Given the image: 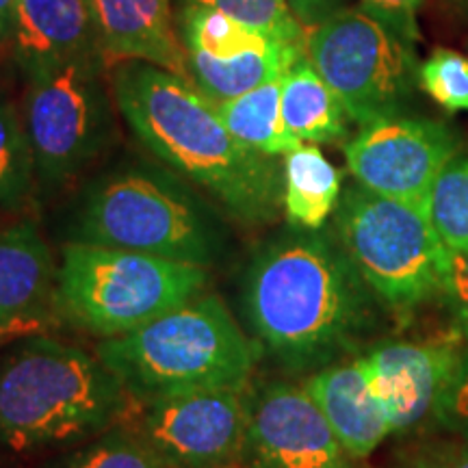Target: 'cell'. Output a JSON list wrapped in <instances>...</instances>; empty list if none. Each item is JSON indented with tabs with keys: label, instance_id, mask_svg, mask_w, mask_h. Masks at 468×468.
I'll return each mask as SVG.
<instances>
[{
	"label": "cell",
	"instance_id": "cb8c5ba5",
	"mask_svg": "<svg viewBox=\"0 0 468 468\" xmlns=\"http://www.w3.org/2000/svg\"><path fill=\"white\" fill-rule=\"evenodd\" d=\"M37 176L31 142L16 107L0 101V208H20Z\"/></svg>",
	"mask_w": 468,
	"mask_h": 468
},
{
	"label": "cell",
	"instance_id": "f546056e",
	"mask_svg": "<svg viewBox=\"0 0 468 468\" xmlns=\"http://www.w3.org/2000/svg\"><path fill=\"white\" fill-rule=\"evenodd\" d=\"M420 5H423V0H360V9L365 14L393 28L408 42L417 33L414 17H417Z\"/></svg>",
	"mask_w": 468,
	"mask_h": 468
},
{
	"label": "cell",
	"instance_id": "4316f807",
	"mask_svg": "<svg viewBox=\"0 0 468 468\" xmlns=\"http://www.w3.org/2000/svg\"><path fill=\"white\" fill-rule=\"evenodd\" d=\"M419 85L449 113L468 111V61L455 50H436L419 68Z\"/></svg>",
	"mask_w": 468,
	"mask_h": 468
},
{
	"label": "cell",
	"instance_id": "3957f363",
	"mask_svg": "<svg viewBox=\"0 0 468 468\" xmlns=\"http://www.w3.org/2000/svg\"><path fill=\"white\" fill-rule=\"evenodd\" d=\"M126 395L98 354L42 332L22 336L0 356V444L16 453L74 447L111 430Z\"/></svg>",
	"mask_w": 468,
	"mask_h": 468
},
{
	"label": "cell",
	"instance_id": "83f0119b",
	"mask_svg": "<svg viewBox=\"0 0 468 468\" xmlns=\"http://www.w3.org/2000/svg\"><path fill=\"white\" fill-rule=\"evenodd\" d=\"M434 417L449 431L468 438V343L462 349L453 376L444 386Z\"/></svg>",
	"mask_w": 468,
	"mask_h": 468
},
{
	"label": "cell",
	"instance_id": "484cf974",
	"mask_svg": "<svg viewBox=\"0 0 468 468\" xmlns=\"http://www.w3.org/2000/svg\"><path fill=\"white\" fill-rule=\"evenodd\" d=\"M183 5L218 9L278 42L306 48V31L286 0H183Z\"/></svg>",
	"mask_w": 468,
	"mask_h": 468
},
{
	"label": "cell",
	"instance_id": "30bf717a",
	"mask_svg": "<svg viewBox=\"0 0 468 468\" xmlns=\"http://www.w3.org/2000/svg\"><path fill=\"white\" fill-rule=\"evenodd\" d=\"M251 397L248 386H226L145 403L137 436L167 468L241 464Z\"/></svg>",
	"mask_w": 468,
	"mask_h": 468
},
{
	"label": "cell",
	"instance_id": "d4e9b609",
	"mask_svg": "<svg viewBox=\"0 0 468 468\" xmlns=\"http://www.w3.org/2000/svg\"><path fill=\"white\" fill-rule=\"evenodd\" d=\"M48 468H167L142 438L128 430L111 427L90 441L74 444Z\"/></svg>",
	"mask_w": 468,
	"mask_h": 468
},
{
	"label": "cell",
	"instance_id": "52a82bcc",
	"mask_svg": "<svg viewBox=\"0 0 468 468\" xmlns=\"http://www.w3.org/2000/svg\"><path fill=\"white\" fill-rule=\"evenodd\" d=\"M332 218L338 241L384 308L406 314L441 295L447 248L425 207L356 183L341 193Z\"/></svg>",
	"mask_w": 468,
	"mask_h": 468
},
{
	"label": "cell",
	"instance_id": "44dd1931",
	"mask_svg": "<svg viewBox=\"0 0 468 468\" xmlns=\"http://www.w3.org/2000/svg\"><path fill=\"white\" fill-rule=\"evenodd\" d=\"M282 79L284 76H278L256 90L245 91L243 96L218 104L234 137L267 156H286L303 145L284 126L282 107H280Z\"/></svg>",
	"mask_w": 468,
	"mask_h": 468
},
{
	"label": "cell",
	"instance_id": "6da1fadb",
	"mask_svg": "<svg viewBox=\"0 0 468 468\" xmlns=\"http://www.w3.org/2000/svg\"><path fill=\"white\" fill-rule=\"evenodd\" d=\"M241 303L254 341L292 373H314L354 351L382 306L335 230L297 226L251 254Z\"/></svg>",
	"mask_w": 468,
	"mask_h": 468
},
{
	"label": "cell",
	"instance_id": "5bb4252c",
	"mask_svg": "<svg viewBox=\"0 0 468 468\" xmlns=\"http://www.w3.org/2000/svg\"><path fill=\"white\" fill-rule=\"evenodd\" d=\"M104 66L144 61L191 80L172 0H85Z\"/></svg>",
	"mask_w": 468,
	"mask_h": 468
},
{
	"label": "cell",
	"instance_id": "d6a6232c",
	"mask_svg": "<svg viewBox=\"0 0 468 468\" xmlns=\"http://www.w3.org/2000/svg\"><path fill=\"white\" fill-rule=\"evenodd\" d=\"M17 0H0V44L11 42Z\"/></svg>",
	"mask_w": 468,
	"mask_h": 468
},
{
	"label": "cell",
	"instance_id": "f1b7e54d",
	"mask_svg": "<svg viewBox=\"0 0 468 468\" xmlns=\"http://www.w3.org/2000/svg\"><path fill=\"white\" fill-rule=\"evenodd\" d=\"M441 295L452 310L458 332L468 343V248L447 250Z\"/></svg>",
	"mask_w": 468,
	"mask_h": 468
},
{
	"label": "cell",
	"instance_id": "1f68e13d",
	"mask_svg": "<svg viewBox=\"0 0 468 468\" xmlns=\"http://www.w3.org/2000/svg\"><path fill=\"white\" fill-rule=\"evenodd\" d=\"M37 332H42V321L39 319H25V321H16V324L3 325L0 327V347H3V345L14 343L22 336L37 335Z\"/></svg>",
	"mask_w": 468,
	"mask_h": 468
},
{
	"label": "cell",
	"instance_id": "277c9868",
	"mask_svg": "<svg viewBox=\"0 0 468 468\" xmlns=\"http://www.w3.org/2000/svg\"><path fill=\"white\" fill-rule=\"evenodd\" d=\"M96 351L128 395L152 403L196 390L248 386L262 349L218 295L202 292L137 330L104 338Z\"/></svg>",
	"mask_w": 468,
	"mask_h": 468
},
{
	"label": "cell",
	"instance_id": "ffe728a7",
	"mask_svg": "<svg viewBox=\"0 0 468 468\" xmlns=\"http://www.w3.org/2000/svg\"><path fill=\"white\" fill-rule=\"evenodd\" d=\"M343 176L317 145H300L284 156L282 210L291 226L319 230L341 200Z\"/></svg>",
	"mask_w": 468,
	"mask_h": 468
},
{
	"label": "cell",
	"instance_id": "e0dca14e",
	"mask_svg": "<svg viewBox=\"0 0 468 468\" xmlns=\"http://www.w3.org/2000/svg\"><path fill=\"white\" fill-rule=\"evenodd\" d=\"M58 265L44 234L31 219L0 230V327L37 319L55 300Z\"/></svg>",
	"mask_w": 468,
	"mask_h": 468
},
{
	"label": "cell",
	"instance_id": "ba28073f",
	"mask_svg": "<svg viewBox=\"0 0 468 468\" xmlns=\"http://www.w3.org/2000/svg\"><path fill=\"white\" fill-rule=\"evenodd\" d=\"M306 57L360 126L399 115L419 80L408 39L362 9H338L310 28Z\"/></svg>",
	"mask_w": 468,
	"mask_h": 468
},
{
	"label": "cell",
	"instance_id": "2e32d148",
	"mask_svg": "<svg viewBox=\"0 0 468 468\" xmlns=\"http://www.w3.org/2000/svg\"><path fill=\"white\" fill-rule=\"evenodd\" d=\"M303 388L354 460L368 458L386 436L393 434L386 410L373 395L358 356L310 373Z\"/></svg>",
	"mask_w": 468,
	"mask_h": 468
},
{
	"label": "cell",
	"instance_id": "836d02e7",
	"mask_svg": "<svg viewBox=\"0 0 468 468\" xmlns=\"http://www.w3.org/2000/svg\"><path fill=\"white\" fill-rule=\"evenodd\" d=\"M414 468H468V447L462 449V452L449 455V458L436 460V462H425V464H419Z\"/></svg>",
	"mask_w": 468,
	"mask_h": 468
},
{
	"label": "cell",
	"instance_id": "d6986e66",
	"mask_svg": "<svg viewBox=\"0 0 468 468\" xmlns=\"http://www.w3.org/2000/svg\"><path fill=\"white\" fill-rule=\"evenodd\" d=\"M302 57H306V48L284 42H273L267 48L254 50L234 61H215L202 52L186 50L191 83L215 104L232 101L284 76Z\"/></svg>",
	"mask_w": 468,
	"mask_h": 468
},
{
	"label": "cell",
	"instance_id": "7c38bea8",
	"mask_svg": "<svg viewBox=\"0 0 468 468\" xmlns=\"http://www.w3.org/2000/svg\"><path fill=\"white\" fill-rule=\"evenodd\" d=\"M303 386L267 382L254 390L241 464L248 468H354Z\"/></svg>",
	"mask_w": 468,
	"mask_h": 468
},
{
	"label": "cell",
	"instance_id": "ac0fdd59",
	"mask_svg": "<svg viewBox=\"0 0 468 468\" xmlns=\"http://www.w3.org/2000/svg\"><path fill=\"white\" fill-rule=\"evenodd\" d=\"M280 107L286 131L302 144H332L347 137V111L308 57L284 74Z\"/></svg>",
	"mask_w": 468,
	"mask_h": 468
},
{
	"label": "cell",
	"instance_id": "8992f818",
	"mask_svg": "<svg viewBox=\"0 0 468 468\" xmlns=\"http://www.w3.org/2000/svg\"><path fill=\"white\" fill-rule=\"evenodd\" d=\"M208 269L142 251L68 241L57 269L58 310L91 335H126L202 295Z\"/></svg>",
	"mask_w": 468,
	"mask_h": 468
},
{
	"label": "cell",
	"instance_id": "e575fe53",
	"mask_svg": "<svg viewBox=\"0 0 468 468\" xmlns=\"http://www.w3.org/2000/svg\"><path fill=\"white\" fill-rule=\"evenodd\" d=\"M228 468H248V466H243V464H232V466H228Z\"/></svg>",
	"mask_w": 468,
	"mask_h": 468
},
{
	"label": "cell",
	"instance_id": "7402d4cb",
	"mask_svg": "<svg viewBox=\"0 0 468 468\" xmlns=\"http://www.w3.org/2000/svg\"><path fill=\"white\" fill-rule=\"evenodd\" d=\"M178 31L183 35L186 50L202 52L215 61H234L278 42L218 9L196 7V5H185L180 9Z\"/></svg>",
	"mask_w": 468,
	"mask_h": 468
},
{
	"label": "cell",
	"instance_id": "4fadbf2b",
	"mask_svg": "<svg viewBox=\"0 0 468 468\" xmlns=\"http://www.w3.org/2000/svg\"><path fill=\"white\" fill-rule=\"evenodd\" d=\"M462 349L449 341H390L358 356L373 395L382 403L390 430L406 431L434 414L444 386L453 376Z\"/></svg>",
	"mask_w": 468,
	"mask_h": 468
},
{
	"label": "cell",
	"instance_id": "9c48e42d",
	"mask_svg": "<svg viewBox=\"0 0 468 468\" xmlns=\"http://www.w3.org/2000/svg\"><path fill=\"white\" fill-rule=\"evenodd\" d=\"M102 57L87 55L28 79L25 128L44 185L61 186L91 165L115 133Z\"/></svg>",
	"mask_w": 468,
	"mask_h": 468
},
{
	"label": "cell",
	"instance_id": "603a6c76",
	"mask_svg": "<svg viewBox=\"0 0 468 468\" xmlns=\"http://www.w3.org/2000/svg\"><path fill=\"white\" fill-rule=\"evenodd\" d=\"M425 210L444 248H468V154L458 152L442 167L431 185Z\"/></svg>",
	"mask_w": 468,
	"mask_h": 468
},
{
	"label": "cell",
	"instance_id": "5b68a950",
	"mask_svg": "<svg viewBox=\"0 0 468 468\" xmlns=\"http://www.w3.org/2000/svg\"><path fill=\"white\" fill-rule=\"evenodd\" d=\"M224 219L172 174L126 167L83 193L69 241L107 245L210 267L226 254Z\"/></svg>",
	"mask_w": 468,
	"mask_h": 468
},
{
	"label": "cell",
	"instance_id": "9a60e30c",
	"mask_svg": "<svg viewBox=\"0 0 468 468\" xmlns=\"http://www.w3.org/2000/svg\"><path fill=\"white\" fill-rule=\"evenodd\" d=\"M11 44L27 79L72 58L101 55L85 0H17Z\"/></svg>",
	"mask_w": 468,
	"mask_h": 468
},
{
	"label": "cell",
	"instance_id": "7a4b0ae2",
	"mask_svg": "<svg viewBox=\"0 0 468 468\" xmlns=\"http://www.w3.org/2000/svg\"><path fill=\"white\" fill-rule=\"evenodd\" d=\"M113 93L117 109L145 148L207 191L228 215L248 226L278 219V163L239 142L218 104L191 80L150 63L126 61L115 66Z\"/></svg>",
	"mask_w": 468,
	"mask_h": 468
},
{
	"label": "cell",
	"instance_id": "8fae6325",
	"mask_svg": "<svg viewBox=\"0 0 468 468\" xmlns=\"http://www.w3.org/2000/svg\"><path fill=\"white\" fill-rule=\"evenodd\" d=\"M458 152V137L447 124L401 113L362 126L345 144L347 169L356 183L420 207L427 204L438 174Z\"/></svg>",
	"mask_w": 468,
	"mask_h": 468
},
{
	"label": "cell",
	"instance_id": "4dcf8cb0",
	"mask_svg": "<svg viewBox=\"0 0 468 468\" xmlns=\"http://www.w3.org/2000/svg\"><path fill=\"white\" fill-rule=\"evenodd\" d=\"M297 20L308 22V25H319L327 16L343 9V0H286Z\"/></svg>",
	"mask_w": 468,
	"mask_h": 468
}]
</instances>
